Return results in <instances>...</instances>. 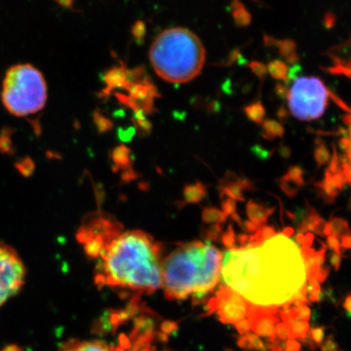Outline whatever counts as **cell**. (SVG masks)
Instances as JSON below:
<instances>
[{"mask_svg":"<svg viewBox=\"0 0 351 351\" xmlns=\"http://www.w3.org/2000/svg\"><path fill=\"white\" fill-rule=\"evenodd\" d=\"M286 324L290 329L293 339H304L309 338V324L304 320H289Z\"/></svg>","mask_w":351,"mask_h":351,"instance_id":"cell-16","label":"cell"},{"mask_svg":"<svg viewBox=\"0 0 351 351\" xmlns=\"http://www.w3.org/2000/svg\"><path fill=\"white\" fill-rule=\"evenodd\" d=\"M160 330L163 334L168 336V335L173 334V332L179 330V324H178V322H175V321L165 320L161 323Z\"/></svg>","mask_w":351,"mask_h":351,"instance_id":"cell-31","label":"cell"},{"mask_svg":"<svg viewBox=\"0 0 351 351\" xmlns=\"http://www.w3.org/2000/svg\"><path fill=\"white\" fill-rule=\"evenodd\" d=\"M261 235H262L263 240H267L274 237V235H276V232L274 228L263 226V228H261Z\"/></svg>","mask_w":351,"mask_h":351,"instance_id":"cell-39","label":"cell"},{"mask_svg":"<svg viewBox=\"0 0 351 351\" xmlns=\"http://www.w3.org/2000/svg\"><path fill=\"white\" fill-rule=\"evenodd\" d=\"M327 244L328 247L334 251V253L341 255V243H339V239H337V237H332V235H330L327 239Z\"/></svg>","mask_w":351,"mask_h":351,"instance_id":"cell-35","label":"cell"},{"mask_svg":"<svg viewBox=\"0 0 351 351\" xmlns=\"http://www.w3.org/2000/svg\"><path fill=\"white\" fill-rule=\"evenodd\" d=\"M282 234L284 237H288L289 239V237H292V235L294 234V230L291 228H285V230H283Z\"/></svg>","mask_w":351,"mask_h":351,"instance_id":"cell-53","label":"cell"},{"mask_svg":"<svg viewBox=\"0 0 351 351\" xmlns=\"http://www.w3.org/2000/svg\"><path fill=\"white\" fill-rule=\"evenodd\" d=\"M267 69L272 77L277 80H281V82H287L289 68L287 64L283 63L282 61H279V60L272 61Z\"/></svg>","mask_w":351,"mask_h":351,"instance_id":"cell-19","label":"cell"},{"mask_svg":"<svg viewBox=\"0 0 351 351\" xmlns=\"http://www.w3.org/2000/svg\"><path fill=\"white\" fill-rule=\"evenodd\" d=\"M241 226L242 228L249 233H256L263 228V226L261 228V226L256 225V223H252L251 221H244V223H242Z\"/></svg>","mask_w":351,"mask_h":351,"instance_id":"cell-40","label":"cell"},{"mask_svg":"<svg viewBox=\"0 0 351 351\" xmlns=\"http://www.w3.org/2000/svg\"><path fill=\"white\" fill-rule=\"evenodd\" d=\"M263 129H265V138L272 140L276 137H283L284 128L279 122L276 120L267 119L263 121Z\"/></svg>","mask_w":351,"mask_h":351,"instance_id":"cell-20","label":"cell"},{"mask_svg":"<svg viewBox=\"0 0 351 351\" xmlns=\"http://www.w3.org/2000/svg\"><path fill=\"white\" fill-rule=\"evenodd\" d=\"M206 51L199 38L186 27L159 34L152 44L149 61L159 77L170 83H188L200 75Z\"/></svg>","mask_w":351,"mask_h":351,"instance_id":"cell-4","label":"cell"},{"mask_svg":"<svg viewBox=\"0 0 351 351\" xmlns=\"http://www.w3.org/2000/svg\"><path fill=\"white\" fill-rule=\"evenodd\" d=\"M322 351H339L338 343L332 341V338L328 339L322 346H321Z\"/></svg>","mask_w":351,"mask_h":351,"instance_id":"cell-36","label":"cell"},{"mask_svg":"<svg viewBox=\"0 0 351 351\" xmlns=\"http://www.w3.org/2000/svg\"><path fill=\"white\" fill-rule=\"evenodd\" d=\"M278 311H265V309L252 307L249 313L248 319L250 321L251 330L258 336L265 338H272L276 329L277 319L276 314Z\"/></svg>","mask_w":351,"mask_h":351,"instance_id":"cell-9","label":"cell"},{"mask_svg":"<svg viewBox=\"0 0 351 351\" xmlns=\"http://www.w3.org/2000/svg\"><path fill=\"white\" fill-rule=\"evenodd\" d=\"M221 230H223V228L221 225H213L203 230L202 237L208 241H218L221 234Z\"/></svg>","mask_w":351,"mask_h":351,"instance_id":"cell-25","label":"cell"},{"mask_svg":"<svg viewBox=\"0 0 351 351\" xmlns=\"http://www.w3.org/2000/svg\"><path fill=\"white\" fill-rule=\"evenodd\" d=\"M202 219L208 225H221L226 221V217L221 210L214 207H206L203 209Z\"/></svg>","mask_w":351,"mask_h":351,"instance_id":"cell-17","label":"cell"},{"mask_svg":"<svg viewBox=\"0 0 351 351\" xmlns=\"http://www.w3.org/2000/svg\"><path fill=\"white\" fill-rule=\"evenodd\" d=\"M314 158L318 166H323L329 162L331 154L328 152L326 145L322 140L316 141L315 151H314Z\"/></svg>","mask_w":351,"mask_h":351,"instance_id":"cell-22","label":"cell"},{"mask_svg":"<svg viewBox=\"0 0 351 351\" xmlns=\"http://www.w3.org/2000/svg\"><path fill=\"white\" fill-rule=\"evenodd\" d=\"M302 175H304V171L301 168L298 167V166H295V167L289 169L287 174L284 176L282 180L283 181L291 182V184H294L295 186H301L304 184Z\"/></svg>","mask_w":351,"mask_h":351,"instance_id":"cell-24","label":"cell"},{"mask_svg":"<svg viewBox=\"0 0 351 351\" xmlns=\"http://www.w3.org/2000/svg\"><path fill=\"white\" fill-rule=\"evenodd\" d=\"M330 263H331L335 269L339 270V265H341V255L337 253H332L331 258H330Z\"/></svg>","mask_w":351,"mask_h":351,"instance_id":"cell-43","label":"cell"},{"mask_svg":"<svg viewBox=\"0 0 351 351\" xmlns=\"http://www.w3.org/2000/svg\"><path fill=\"white\" fill-rule=\"evenodd\" d=\"M223 254L210 244H181L162 261L164 295L170 301L208 293L219 282Z\"/></svg>","mask_w":351,"mask_h":351,"instance_id":"cell-3","label":"cell"},{"mask_svg":"<svg viewBox=\"0 0 351 351\" xmlns=\"http://www.w3.org/2000/svg\"><path fill=\"white\" fill-rule=\"evenodd\" d=\"M221 241L226 247L228 250L235 248V243H237V237H235V232L233 230L232 225L228 226V232L221 237Z\"/></svg>","mask_w":351,"mask_h":351,"instance_id":"cell-27","label":"cell"},{"mask_svg":"<svg viewBox=\"0 0 351 351\" xmlns=\"http://www.w3.org/2000/svg\"><path fill=\"white\" fill-rule=\"evenodd\" d=\"M218 300V315L221 322L225 324H234L239 321L248 317L251 306L241 295L232 289L221 286L217 292Z\"/></svg>","mask_w":351,"mask_h":351,"instance_id":"cell-8","label":"cell"},{"mask_svg":"<svg viewBox=\"0 0 351 351\" xmlns=\"http://www.w3.org/2000/svg\"><path fill=\"white\" fill-rule=\"evenodd\" d=\"M87 253L99 258L96 281L125 291V295H152L162 288V247L142 230L117 232L108 240L87 244Z\"/></svg>","mask_w":351,"mask_h":351,"instance_id":"cell-2","label":"cell"},{"mask_svg":"<svg viewBox=\"0 0 351 351\" xmlns=\"http://www.w3.org/2000/svg\"><path fill=\"white\" fill-rule=\"evenodd\" d=\"M314 235L313 233H307L304 235V248H311V245L313 243Z\"/></svg>","mask_w":351,"mask_h":351,"instance_id":"cell-47","label":"cell"},{"mask_svg":"<svg viewBox=\"0 0 351 351\" xmlns=\"http://www.w3.org/2000/svg\"><path fill=\"white\" fill-rule=\"evenodd\" d=\"M329 97H331L332 100L334 101L339 108H343L346 112L350 113V108H348V106H346L337 95L332 94V92L329 91Z\"/></svg>","mask_w":351,"mask_h":351,"instance_id":"cell-41","label":"cell"},{"mask_svg":"<svg viewBox=\"0 0 351 351\" xmlns=\"http://www.w3.org/2000/svg\"><path fill=\"white\" fill-rule=\"evenodd\" d=\"M184 195L186 203H198L206 195V188L199 182L189 184L184 189Z\"/></svg>","mask_w":351,"mask_h":351,"instance_id":"cell-15","label":"cell"},{"mask_svg":"<svg viewBox=\"0 0 351 351\" xmlns=\"http://www.w3.org/2000/svg\"><path fill=\"white\" fill-rule=\"evenodd\" d=\"M301 350V343L297 339H288L286 341L285 351H300Z\"/></svg>","mask_w":351,"mask_h":351,"instance_id":"cell-37","label":"cell"},{"mask_svg":"<svg viewBox=\"0 0 351 351\" xmlns=\"http://www.w3.org/2000/svg\"><path fill=\"white\" fill-rule=\"evenodd\" d=\"M309 335H311L309 337H311V341H313L316 345L320 346L325 336L324 328H313V329L309 330Z\"/></svg>","mask_w":351,"mask_h":351,"instance_id":"cell-29","label":"cell"},{"mask_svg":"<svg viewBox=\"0 0 351 351\" xmlns=\"http://www.w3.org/2000/svg\"><path fill=\"white\" fill-rule=\"evenodd\" d=\"M25 267L12 247L0 241V307L17 295L25 283Z\"/></svg>","mask_w":351,"mask_h":351,"instance_id":"cell-7","label":"cell"},{"mask_svg":"<svg viewBox=\"0 0 351 351\" xmlns=\"http://www.w3.org/2000/svg\"><path fill=\"white\" fill-rule=\"evenodd\" d=\"M328 276H329V269H321L319 274H318L317 278H316V281L318 283L324 282L325 280L328 278Z\"/></svg>","mask_w":351,"mask_h":351,"instance_id":"cell-45","label":"cell"},{"mask_svg":"<svg viewBox=\"0 0 351 351\" xmlns=\"http://www.w3.org/2000/svg\"><path fill=\"white\" fill-rule=\"evenodd\" d=\"M274 335H276V338L280 339V341L293 339L288 325L284 322L277 323L276 329H274Z\"/></svg>","mask_w":351,"mask_h":351,"instance_id":"cell-26","label":"cell"},{"mask_svg":"<svg viewBox=\"0 0 351 351\" xmlns=\"http://www.w3.org/2000/svg\"><path fill=\"white\" fill-rule=\"evenodd\" d=\"M276 93L278 94V96L281 97V98H286V97H288L289 91L285 85L277 84Z\"/></svg>","mask_w":351,"mask_h":351,"instance_id":"cell-46","label":"cell"},{"mask_svg":"<svg viewBox=\"0 0 351 351\" xmlns=\"http://www.w3.org/2000/svg\"><path fill=\"white\" fill-rule=\"evenodd\" d=\"M253 152H256V154H257L258 157H262L263 159L267 158V157L269 156V152L265 151V149H263L262 147H254Z\"/></svg>","mask_w":351,"mask_h":351,"instance_id":"cell-49","label":"cell"},{"mask_svg":"<svg viewBox=\"0 0 351 351\" xmlns=\"http://www.w3.org/2000/svg\"><path fill=\"white\" fill-rule=\"evenodd\" d=\"M248 337V350L267 351V346L263 345L261 339L255 334H246Z\"/></svg>","mask_w":351,"mask_h":351,"instance_id":"cell-28","label":"cell"},{"mask_svg":"<svg viewBox=\"0 0 351 351\" xmlns=\"http://www.w3.org/2000/svg\"><path fill=\"white\" fill-rule=\"evenodd\" d=\"M207 293L197 292L193 293V306H198V304H202L206 298Z\"/></svg>","mask_w":351,"mask_h":351,"instance_id":"cell-42","label":"cell"},{"mask_svg":"<svg viewBox=\"0 0 351 351\" xmlns=\"http://www.w3.org/2000/svg\"><path fill=\"white\" fill-rule=\"evenodd\" d=\"M279 48H280L281 55L289 63L295 64L297 63V54H295V44L291 40L282 41L279 43Z\"/></svg>","mask_w":351,"mask_h":351,"instance_id":"cell-23","label":"cell"},{"mask_svg":"<svg viewBox=\"0 0 351 351\" xmlns=\"http://www.w3.org/2000/svg\"><path fill=\"white\" fill-rule=\"evenodd\" d=\"M297 241L299 242V243L304 244V234H302V233H299L297 237Z\"/></svg>","mask_w":351,"mask_h":351,"instance_id":"cell-54","label":"cell"},{"mask_svg":"<svg viewBox=\"0 0 351 351\" xmlns=\"http://www.w3.org/2000/svg\"><path fill=\"white\" fill-rule=\"evenodd\" d=\"M341 243V247H343V248L350 249L351 248V239L350 234H346L345 237H341V241H339Z\"/></svg>","mask_w":351,"mask_h":351,"instance_id":"cell-48","label":"cell"},{"mask_svg":"<svg viewBox=\"0 0 351 351\" xmlns=\"http://www.w3.org/2000/svg\"><path fill=\"white\" fill-rule=\"evenodd\" d=\"M298 311H299V318H301V320L308 322L311 315V308L307 306H304L298 308Z\"/></svg>","mask_w":351,"mask_h":351,"instance_id":"cell-38","label":"cell"},{"mask_svg":"<svg viewBox=\"0 0 351 351\" xmlns=\"http://www.w3.org/2000/svg\"><path fill=\"white\" fill-rule=\"evenodd\" d=\"M237 242L242 245V247L246 246L249 243V235L241 234L237 237Z\"/></svg>","mask_w":351,"mask_h":351,"instance_id":"cell-52","label":"cell"},{"mask_svg":"<svg viewBox=\"0 0 351 351\" xmlns=\"http://www.w3.org/2000/svg\"><path fill=\"white\" fill-rule=\"evenodd\" d=\"M237 346H239L240 348H242V350H248L249 341L247 335H243V336L240 337L239 341H237Z\"/></svg>","mask_w":351,"mask_h":351,"instance_id":"cell-44","label":"cell"},{"mask_svg":"<svg viewBox=\"0 0 351 351\" xmlns=\"http://www.w3.org/2000/svg\"><path fill=\"white\" fill-rule=\"evenodd\" d=\"M226 351H233L232 350H230V348H228V350H226Z\"/></svg>","mask_w":351,"mask_h":351,"instance_id":"cell-56","label":"cell"},{"mask_svg":"<svg viewBox=\"0 0 351 351\" xmlns=\"http://www.w3.org/2000/svg\"><path fill=\"white\" fill-rule=\"evenodd\" d=\"M235 211H237V203L234 200L228 198V199L223 201V204H221V212L225 214L226 218L234 214Z\"/></svg>","mask_w":351,"mask_h":351,"instance_id":"cell-30","label":"cell"},{"mask_svg":"<svg viewBox=\"0 0 351 351\" xmlns=\"http://www.w3.org/2000/svg\"><path fill=\"white\" fill-rule=\"evenodd\" d=\"M346 234H350V228H348V221L341 218L332 219L330 223H325L323 228V235H332L339 239Z\"/></svg>","mask_w":351,"mask_h":351,"instance_id":"cell-14","label":"cell"},{"mask_svg":"<svg viewBox=\"0 0 351 351\" xmlns=\"http://www.w3.org/2000/svg\"><path fill=\"white\" fill-rule=\"evenodd\" d=\"M234 325L235 328H237V332H239L240 335H242V336H243V335L248 334V332H250L251 324L248 318H244V319L234 323Z\"/></svg>","mask_w":351,"mask_h":351,"instance_id":"cell-33","label":"cell"},{"mask_svg":"<svg viewBox=\"0 0 351 351\" xmlns=\"http://www.w3.org/2000/svg\"><path fill=\"white\" fill-rule=\"evenodd\" d=\"M221 271L226 287L241 295L252 307L265 311L290 306L306 288L301 248L283 234L226 251Z\"/></svg>","mask_w":351,"mask_h":351,"instance_id":"cell-1","label":"cell"},{"mask_svg":"<svg viewBox=\"0 0 351 351\" xmlns=\"http://www.w3.org/2000/svg\"><path fill=\"white\" fill-rule=\"evenodd\" d=\"M219 302L217 298H211L209 301L207 302L206 304V313L203 314V317H206V316L211 315L214 313H216L218 311Z\"/></svg>","mask_w":351,"mask_h":351,"instance_id":"cell-34","label":"cell"},{"mask_svg":"<svg viewBox=\"0 0 351 351\" xmlns=\"http://www.w3.org/2000/svg\"><path fill=\"white\" fill-rule=\"evenodd\" d=\"M325 223L322 218L316 213L314 210H311L306 218L304 219L301 226H299V233L304 234V232H314L317 234L323 235V228Z\"/></svg>","mask_w":351,"mask_h":351,"instance_id":"cell-13","label":"cell"},{"mask_svg":"<svg viewBox=\"0 0 351 351\" xmlns=\"http://www.w3.org/2000/svg\"><path fill=\"white\" fill-rule=\"evenodd\" d=\"M247 215L252 223L256 225L263 226L267 223L270 215L274 213V208L265 207V205L258 204L255 201H249L246 206Z\"/></svg>","mask_w":351,"mask_h":351,"instance_id":"cell-11","label":"cell"},{"mask_svg":"<svg viewBox=\"0 0 351 351\" xmlns=\"http://www.w3.org/2000/svg\"><path fill=\"white\" fill-rule=\"evenodd\" d=\"M154 339H156L157 341H160V343H168V336L167 335L163 334L162 332H156V334H154Z\"/></svg>","mask_w":351,"mask_h":351,"instance_id":"cell-50","label":"cell"},{"mask_svg":"<svg viewBox=\"0 0 351 351\" xmlns=\"http://www.w3.org/2000/svg\"><path fill=\"white\" fill-rule=\"evenodd\" d=\"M328 98L329 90L319 78H298L288 93L289 108L295 119H318L326 110Z\"/></svg>","mask_w":351,"mask_h":351,"instance_id":"cell-6","label":"cell"},{"mask_svg":"<svg viewBox=\"0 0 351 351\" xmlns=\"http://www.w3.org/2000/svg\"><path fill=\"white\" fill-rule=\"evenodd\" d=\"M154 334L135 335L130 334V338L126 335H120L119 346H112V351H156V348L152 346L154 339Z\"/></svg>","mask_w":351,"mask_h":351,"instance_id":"cell-10","label":"cell"},{"mask_svg":"<svg viewBox=\"0 0 351 351\" xmlns=\"http://www.w3.org/2000/svg\"><path fill=\"white\" fill-rule=\"evenodd\" d=\"M343 121L346 122V126L350 125V113H348V114L346 115L345 117H343Z\"/></svg>","mask_w":351,"mask_h":351,"instance_id":"cell-55","label":"cell"},{"mask_svg":"<svg viewBox=\"0 0 351 351\" xmlns=\"http://www.w3.org/2000/svg\"><path fill=\"white\" fill-rule=\"evenodd\" d=\"M249 66H250L253 73H255L258 78H261V80H263V78L267 75V69L265 64L258 63V62H252Z\"/></svg>","mask_w":351,"mask_h":351,"instance_id":"cell-32","label":"cell"},{"mask_svg":"<svg viewBox=\"0 0 351 351\" xmlns=\"http://www.w3.org/2000/svg\"><path fill=\"white\" fill-rule=\"evenodd\" d=\"M62 351H112V348L106 341L94 339L71 341Z\"/></svg>","mask_w":351,"mask_h":351,"instance_id":"cell-12","label":"cell"},{"mask_svg":"<svg viewBox=\"0 0 351 351\" xmlns=\"http://www.w3.org/2000/svg\"><path fill=\"white\" fill-rule=\"evenodd\" d=\"M221 195H226L234 201H244L243 189L239 184V179L235 180V182H226L225 186L221 188Z\"/></svg>","mask_w":351,"mask_h":351,"instance_id":"cell-18","label":"cell"},{"mask_svg":"<svg viewBox=\"0 0 351 351\" xmlns=\"http://www.w3.org/2000/svg\"><path fill=\"white\" fill-rule=\"evenodd\" d=\"M245 113H246L249 119L256 122V123H262L265 117V108L260 101H256V103L247 106L245 108Z\"/></svg>","mask_w":351,"mask_h":351,"instance_id":"cell-21","label":"cell"},{"mask_svg":"<svg viewBox=\"0 0 351 351\" xmlns=\"http://www.w3.org/2000/svg\"><path fill=\"white\" fill-rule=\"evenodd\" d=\"M1 100L15 117L38 112L47 101V85L43 73L29 64L11 66L2 83Z\"/></svg>","mask_w":351,"mask_h":351,"instance_id":"cell-5","label":"cell"},{"mask_svg":"<svg viewBox=\"0 0 351 351\" xmlns=\"http://www.w3.org/2000/svg\"><path fill=\"white\" fill-rule=\"evenodd\" d=\"M351 295L350 294H348L346 295L345 302H343V308L346 309V313L350 314L351 313Z\"/></svg>","mask_w":351,"mask_h":351,"instance_id":"cell-51","label":"cell"}]
</instances>
